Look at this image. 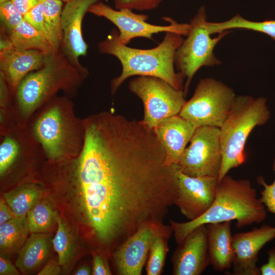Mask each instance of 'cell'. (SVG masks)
Masks as SVG:
<instances>
[{
	"mask_svg": "<svg viewBox=\"0 0 275 275\" xmlns=\"http://www.w3.org/2000/svg\"><path fill=\"white\" fill-rule=\"evenodd\" d=\"M205 8L202 6L189 24L186 39L177 49L174 65L183 79H186L184 93L186 95L191 80L203 66L220 64L213 50L218 42L229 33L225 31L216 38H211L207 26Z\"/></svg>",
	"mask_w": 275,
	"mask_h": 275,
	"instance_id": "obj_7",
	"label": "cell"
},
{
	"mask_svg": "<svg viewBox=\"0 0 275 275\" xmlns=\"http://www.w3.org/2000/svg\"><path fill=\"white\" fill-rule=\"evenodd\" d=\"M177 164L185 174L192 177H217L222 163L219 128L197 127Z\"/></svg>",
	"mask_w": 275,
	"mask_h": 275,
	"instance_id": "obj_10",
	"label": "cell"
},
{
	"mask_svg": "<svg viewBox=\"0 0 275 275\" xmlns=\"http://www.w3.org/2000/svg\"><path fill=\"white\" fill-rule=\"evenodd\" d=\"M8 33L13 46L18 49H37L46 52L53 50L44 34L24 19Z\"/></svg>",
	"mask_w": 275,
	"mask_h": 275,
	"instance_id": "obj_23",
	"label": "cell"
},
{
	"mask_svg": "<svg viewBox=\"0 0 275 275\" xmlns=\"http://www.w3.org/2000/svg\"><path fill=\"white\" fill-rule=\"evenodd\" d=\"M236 96L233 90L222 81L212 78H202L179 115L197 127L219 128L228 116Z\"/></svg>",
	"mask_w": 275,
	"mask_h": 275,
	"instance_id": "obj_8",
	"label": "cell"
},
{
	"mask_svg": "<svg viewBox=\"0 0 275 275\" xmlns=\"http://www.w3.org/2000/svg\"><path fill=\"white\" fill-rule=\"evenodd\" d=\"M162 223L144 225L116 249L113 256L119 274H142L147 261L152 239Z\"/></svg>",
	"mask_w": 275,
	"mask_h": 275,
	"instance_id": "obj_15",
	"label": "cell"
},
{
	"mask_svg": "<svg viewBox=\"0 0 275 275\" xmlns=\"http://www.w3.org/2000/svg\"><path fill=\"white\" fill-rule=\"evenodd\" d=\"M16 9L23 16L37 5L40 0H11Z\"/></svg>",
	"mask_w": 275,
	"mask_h": 275,
	"instance_id": "obj_37",
	"label": "cell"
},
{
	"mask_svg": "<svg viewBox=\"0 0 275 275\" xmlns=\"http://www.w3.org/2000/svg\"><path fill=\"white\" fill-rule=\"evenodd\" d=\"M23 19L33 26L44 34V8L42 1L27 12Z\"/></svg>",
	"mask_w": 275,
	"mask_h": 275,
	"instance_id": "obj_33",
	"label": "cell"
},
{
	"mask_svg": "<svg viewBox=\"0 0 275 275\" xmlns=\"http://www.w3.org/2000/svg\"><path fill=\"white\" fill-rule=\"evenodd\" d=\"M231 221L206 225L210 265L216 271L232 267L234 251L232 244Z\"/></svg>",
	"mask_w": 275,
	"mask_h": 275,
	"instance_id": "obj_19",
	"label": "cell"
},
{
	"mask_svg": "<svg viewBox=\"0 0 275 275\" xmlns=\"http://www.w3.org/2000/svg\"><path fill=\"white\" fill-rule=\"evenodd\" d=\"M178 245L172 259L173 274L200 275L210 265L206 225L197 227Z\"/></svg>",
	"mask_w": 275,
	"mask_h": 275,
	"instance_id": "obj_16",
	"label": "cell"
},
{
	"mask_svg": "<svg viewBox=\"0 0 275 275\" xmlns=\"http://www.w3.org/2000/svg\"><path fill=\"white\" fill-rule=\"evenodd\" d=\"M14 93L0 73V132L17 125L14 108Z\"/></svg>",
	"mask_w": 275,
	"mask_h": 275,
	"instance_id": "obj_29",
	"label": "cell"
},
{
	"mask_svg": "<svg viewBox=\"0 0 275 275\" xmlns=\"http://www.w3.org/2000/svg\"><path fill=\"white\" fill-rule=\"evenodd\" d=\"M88 75L86 68L73 64L61 48L49 52L44 65L29 73L16 89L14 108L17 124L27 125L33 115L60 92L75 97Z\"/></svg>",
	"mask_w": 275,
	"mask_h": 275,
	"instance_id": "obj_1",
	"label": "cell"
},
{
	"mask_svg": "<svg viewBox=\"0 0 275 275\" xmlns=\"http://www.w3.org/2000/svg\"><path fill=\"white\" fill-rule=\"evenodd\" d=\"M11 1V0H0V4L7 2V1Z\"/></svg>",
	"mask_w": 275,
	"mask_h": 275,
	"instance_id": "obj_41",
	"label": "cell"
},
{
	"mask_svg": "<svg viewBox=\"0 0 275 275\" xmlns=\"http://www.w3.org/2000/svg\"><path fill=\"white\" fill-rule=\"evenodd\" d=\"M174 205L188 221L194 220L205 213L212 203L218 178L188 176L177 164H174Z\"/></svg>",
	"mask_w": 275,
	"mask_h": 275,
	"instance_id": "obj_12",
	"label": "cell"
},
{
	"mask_svg": "<svg viewBox=\"0 0 275 275\" xmlns=\"http://www.w3.org/2000/svg\"><path fill=\"white\" fill-rule=\"evenodd\" d=\"M48 52L37 49L20 50L13 47L0 52V73L14 93L22 80L41 68Z\"/></svg>",
	"mask_w": 275,
	"mask_h": 275,
	"instance_id": "obj_18",
	"label": "cell"
},
{
	"mask_svg": "<svg viewBox=\"0 0 275 275\" xmlns=\"http://www.w3.org/2000/svg\"><path fill=\"white\" fill-rule=\"evenodd\" d=\"M92 274L93 275H111L112 274L108 262L103 255L94 254Z\"/></svg>",
	"mask_w": 275,
	"mask_h": 275,
	"instance_id": "obj_34",
	"label": "cell"
},
{
	"mask_svg": "<svg viewBox=\"0 0 275 275\" xmlns=\"http://www.w3.org/2000/svg\"><path fill=\"white\" fill-rule=\"evenodd\" d=\"M196 128L178 114L161 120L153 128L164 149L169 165L178 163Z\"/></svg>",
	"mask_w": 275,
	"mask_h": 275,
	"instance_id": "obj_17",
	"label": "cell"
},
{
	"mask_svg": "<svg viewBox=\"0 0 275 275\" xmlns=\"http://www.w3.org/2000/svg\"><path fill=\"white\" fill-rule=\"evenodd\" d=\"M4 200L1 198L0 200V225L15 217L13 212Z\"/></svg>",
	"mask_w": 275,
	"mask_h": 275,
	"instance_id": "obj_39",
	"label": "cell"
},
{
	"mask_svg": "<svg viewBox=\"0 0 275 275\" xmlns=\"http://www.w3.org/2000/svg\"><path fill=\"white\" fill-rule=\"evenodd\" d=\"M50 234L32 233L18 252L15 265L23 273L38 268L47 258L50 250Z\"/></svg>",
	"mask_w": 275,
	"mask_h": 275,
	"instance_id": "obj_20",
	"label": "cell"
},
{
	"mask_svg": "<svg viewBox=\"0 0 275 275\" xmlns=\"http://www.w3.org/2000/svg\"><path fill=\"white\" fill-rule=\"evenodd\" d=\"M116 9L149 11L157 8L163 0H113Z\"/></svg>",
	"mask_w": 275,
	"mask_h": 275,
	"instance_id": "obj_32",
	"label": "cell"
},
{
	"mask_svg": "<svg viewBox=\"0 0 275 275\" xmlns=\"http://www.w3.org/2000/svg\"><path fill=\"white\" fill-rule=\"evenodd\" d=\"M207 29L211 35L222 33L230 29H240L261 32L275 40V20L253 21L236 14L231 18L221 22H207Z\"/></svg>",
	"mask_w": 275,
	"mask_h": 275,
	"instance_id": "obj_26",
	"label": "cell"
},
{
	"mask_svg": "<svg viewBox=\"0 0 275 275\" xmlns=\"http://www.w3.org/2000/svg\"><path fill=\"white\" fill-rule=\"evenodd\" d=\"M29 231L26 216L15 217L0 225V251L3 255L18 253Z\"/></svg>",
	"mask_w": 275,
	"mask_h": 275,
	"instance_id": "obj_22",
	"label": "cell"
},
{
	"mask_svg": "<svg viewBox=\"0 0 275 275\" xmlns=\"http://www.w3.org/2000/svg\"><path fill=\"white\" fill-rule=\"evenodd\" d=\"M272 169L275 174V158L272 162ZM257 182L263 187L260 198L261 202L267 210L275 215V178L272 183L267 184L263 177L259 176Z\"/></svg>",
	"mask_w": 275,
	"mask_h": 275,
	"instance_id": "obj_31",
	"label": "cell"
},
{
	"mask_svg": "<svg viewBox=\"0 0 275 275\" xmlns=\"http://www.w3.org/2000/svg\"><path fill=\"white\" fill-rule=\"evenodd\" d=\"M44 192L45 186L41 182H31L5 193L4 198L15 217H24L42 200Z\"/></svg>",
	"mask_w": 275,
	"mask_h": 275,
	"instance_id": "obj_21",
	"label": "cell"
},
{
	"mask_svg": "<svg viewBox=\"0 0 275 275\" xmlns=\"http://www.w3.org/2000/svg\"><path fill=\"white\" fill-rule=\"evenodd\" d=\"M59 261L49 260L43 268L39 272L38 275H57L59 274L61 268Z\"/></svg>",
	"mask_w": 275,
	"mask_h": 275,
	"instance_id": "obj_38",
	"label": "cell"
},
{
	"mask_svg": "<svg viewBox=\"0 0 275 275\" xmlns=\"http://www.w3.org/2000/svg\"><path fill=\"white\" fill-rule=\"evenodd\" d=\"M27 125L43 148L47 161L71 159L82 149L84 120L76 115L71 98L56 96L38 109Z\"/></svg>",
	"mask_w": 275,
	"mask_h": 275,
	"instance_id": "obj_4",
	"label": "cell"
},
{
	"mask_svg": "<svg viewBox=\"0 0 275 275\" xmlns=\"http://www.w3.org/2000/svg\"><path fill=\"white\" fill-rule=\"evenodd\" d=\"M0 18L2 28L7 32L23 20V15L16 9L11 1L0 4Z\"/></svg>",
	"mask_w": 275,
	"mask_h": 275,
	"instance_id": "obj_30",
	"label": "cell"
},
{
	"mask_svg": "<svg viewBox=\"0 0 275 275\" xmlns=\"http://www.w3.org/2000/svg\"><path fill=\"white\" fill-rule=\"evenodd\" d=\"M270 117L265 98L236 96L228 116L219 128L222 163L218 181L244 162V147L249 135L256 126L265 124Z\"/></svg>",
	"mask_w": 275,
	"mask_h": 275,
	"instance_id": "obj_5",
	"label": "cell"
},
{
	"mask_svg": "<svg viewBox=\"0 0 275 275\" xmlns=\"http://www.w3.org/2000/svg\"><path fill=\"white\" fill-rule=\"evenodd\" d=\"M128 88L142 100L144 107L142 121L152 129L161 120L178 115L186 102L183 90L155 77L137 76L129 81Z\"/></svg>",
	"mask_w": 275,
	"mask_h": 275,
	"instance_id": "obj_9",
	"label": "cell"
},
{
	"mask_svg": "<svg viewBox=\"0 0 275 275\" xmlns=\"http://www.w3.org/2000/svg\"><path fill=\"white\" fill-rule=\"evenodd\" d=\"M268 261L260 267L261 275H275V247L267 252Z\"/></svg>",
	"mask_w": 275,
	"mask_h": 275,
	"instance_id": "obj_35",
	"label": "cell"
},
{
	"mask_svg": "<svg viewBox=\"0 0 275 275\" xmlns=\"http://www.w3.org/2000/svg\"><path fill=\"white\" fill-rule=\"evenodd\" d=\"M267 217L266 208L248 179H235L228 174L217 181L214 200L200 216L186 222L170 220L178 244L197 227L209 223L236 221L237 229L258 224Z\"/></svg>",
	"mask_w": 275,
	"mask_h": 275,
	"instance_id": "obj_3",
	"label": "cell"
},
{
	"mask_svg": "<svg viewBox=\"0 0 275 275\" xmlns=\"http://www.w3.org/2000/svg\"><path fill=\"white\" fill-rule=\"evenodd\" d=\"M40 1H43L44 0H40Z\"/></svg>",
	"mask_w": 275,
	"mask_h": 275,
	"instance_id": "obj_43",
	"label": "cell"
},
{
	"mask_svg": "<svg viewBox=\"0 0 275 275\" xmlns=\"http://www.w3.org/2000/svg\"><path fill=\"white\" fill-rule=\"evenodd\" d=\"M171 226L162 223L156 229L152 239L146 263L148 275L161 274L169 251L168 240L172 234Z\"/></svg>",
	"mask_w": 275,
	"mask_h": 275,
	"instance_id": "obj_24",
	"label": "cell"
},
{
	"mask_svg": "<svg viewBox=\"0 0 275 275\" xmlns=\"http://www.w3.org/2000/svg\"><path fill=\"white\" fill-rule=\"evenodd\" d=\"M43 148L28 125H17L0 133V177L3 180L17 173L20 184L40 182L36 168L47 161Z\"/></svg>",
	"mask_w": 275,
	"mask_h": 275,
	"instance_id": "obj_6",
	"label": "cell"
},
{
	"mask_svg": "<svg viewBox=\"0 0 275 275\" xmlns=\"http://www.w3.org/2000/svg\"><path fill=\"white\" fill-rule=\"evenodd\" d=\"M60 1H62L63 2H64L66 3V2H68L70 0H60Z\"/></svg>",
	"mask_w": 275,
	"mask_h": 275,
	"instance_id": "obj_42",
	"label": "cell"
},
{
	"mask_svg": "<svg viewBox=\"0 0 275 275\" xmlns=\"http://www.w3.org/2000/svg\"><path fill=\"white\" fill-rule=\"evenodd\" d=\"M182 36L175 32H167L158 46L142 49L122 44L119 39V32L113 29L98 45L100 53L115 56L122 65L120 75L111 80V94L114 95L124 81L132 76L157 77L175 89L183 90L184 79L174 69L175 53L184 40Z\"/></svg>",
	"mask_w": 275,
	"mask_h": 275,
	"instance_id": "obj_2",
	"label": "cell"
},
{
	"mask_svg": "<svg viewBox=\"0 0 275 275\" xmlns=\"http://www.w3.org/2000/svg\"><path fill=\"white\" fill-rule=\"evenodd\" d=\"M59 216L57 211L49 202L41 200L26 214L30 232H48L57 223Z\"/></svg>",
	"mask_w": 275,
	"mask_h": 275,
	"instance_id": "obj_27",
	"label": "cell"
},
{
	"mask_svg": "<svg viewBox=\"0 0 275 275\" xmlns=\"http://www.w3.org/2000/svg\"><path fill=\"white\" fill-rule=\"evenodd\" d=\"M101 1L70 0L63 8V40L61 49L68 59L78 67H82L79 58L87 54L88 48L82 35L84 17L90 6Z\"/></svg>",
	"mask_w": 275,
	"mask_h": 275,
	"instance_id": "obj_14",
	"label": "cell"
},
{
	"mask_svg": "<svg viewBox=\"0 0 275 275\" xmlns=\"http://www.w3.org/2000/svg\"><path fill=\"white\" fill-rule=\"evenodd\" d=\"M57 230L52 244L58 255V261L61 266L67 265L71 260L75 252V244L71 230L63 218L58 217Z\"/></svg>",
	"mask_w": 275,
	"mask_h": 275,
	"instance_id": "obj_28",
	"label": "cell"
},
{
	"mask_svg": "<svg viewBox=\"0 0 275 275\" xmlns=\"http://www.w3.org/2000/svg\"><path fill=\"white\" fill-rule=\"evenodd\" d=\"M92 271L90 267L87 265H82L79 267L75 272V275H90L92 274Z\"/></svg>",
	"mask_w": 275,
	"mask_h": 275,
	"instance_id": "obj_40",
	"label": "cell"
},
{
	"mask_svg": "<svg viewBox=\"0 0 275 275\" xmlns=\"http://www.w3.org/2000/svg\"><path fill=\"white\" fill-rule=\"evenodd\" d=\"M44 35L54 51L61 48L63 40L61 15L63 2L60 0H44Z\"/></svg>",
	"mask_w": 275,
	"mask_h": 275,
	"instance_id": "obj_25",
	"label": "cell"
},
{
	"mask_svg": "<svg viewBox=\"0 0 275 275\" xmlns=\"http://www.w3.org/2000/svg\"><path fill=\"white\" fill-rule=\"evenodd\" d=\"M1 275H19V271L11 261L1 254L0 256Z\"/></svg>",
	"mask_w": 275,
	"mask_h": 275,
	"instance_id": "obj_36",
	"label": "cell"
},
{
	"mask_svg": "<svg viewBox=\"0 0 275 275\" xmlns=\"http://www.w3.org/2000/svg\"><path fill=\"white\" fill-rule=\"evenodd\" d=\"M88 12L104 17L115 24L119 30V39L124 45L138 37L152 39L153 35L159 33L175 32L186 36L189 28L188 23H178L167 17L163 19L169 22L170 24H152L146 21L148 15L135 13L128 9H114L101 2L92 5Z\"/></svg>",
	"mask_w": 275,
	"mask_h": 275,
	"instance_id": "obj_11",
	"label": "cell"
},
{
	"mask_svg": "<svg viewBox=\"0 0 275 275\" xmlns=\"http://www.w3.org/2000/svg\"><path fill=\"white\" fill-rule=\"evenodd\" d=\"M275 239V227L263 225L260 228L232 235L234 275H260L258 255L268 242Z\"/></svg>",
	"mask_w": 275,
	"mask_h": 275,
	"instance_id": "obj_13",
	"label": "cell"
}]
</instances>
